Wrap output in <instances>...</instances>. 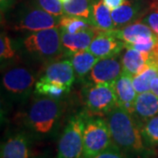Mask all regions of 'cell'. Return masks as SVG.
Returning a JSON list of instances; mask_svg holds the SVG:
<instances>
[{
	"mask_svg": "<svg viewBox=\"0 0 158 158\" xmlns=\"http://www.w3.org/2000/svg\"><path fill=\"white\" fill-rule=\"evenodd\" d=\"M69 88L62 85L50 82H43L39 80L35 84V92L39 95H44L51 98L59 99L63 95L68 93Z\"/></svg>",
	"mask_w": 158,
	"mask_h": 158,
	"instance_id": "cell-24",
	"label": "cell"
},
{
	"mask_svg": "<svg viewBox=\"0 0 158 158\" xmlns=\"http://www.w3.org/2000/svg\"><path fill=\"white\" fill-rule=\"evenodd\" d=\"M93 3L92 0H69L63 4L64 15L77 16L90 20Z\"/></svg>",
	"mask_w": 158,
	"mask_h": 158,
	"instance_id": "cell-21",
	"label": "cell"
},
{
	"mask_svg": "<svg viewBox=\"0 0 158 158\" xmlns=\"http://www.w3.org/2000/svg\"><path fill=\"white\" fill-rule=\"evenodd\" d=\"M113 143L126 156L145 158L150 148L147 147L141 135L140 124L126 109L115 106L106 115Z\"/></svg>",
	"mask_w": 158,
	"mask_h": 158,
	"instance_id": "cell-1",
	"label": "cell"
},
{
	"mask_svg": "<svg viewBox=\"0 0 158 158\" xmlns=\"http://www.w3.org/2000/svg\"><path fill=\"white\" fill-rule=\"evenodd\" d=\"M113 144L106 118L86 117L84 129V158H92Z\"/></svg>",
	"mask_w": 158,
	"mask_h": 158,
	"instance_id": "cell-5",
	"label": "cell"
},
{
	"mask_svg": "<svg viewBox=\"0 0 158 158\" xmlns=\"http://www.w3.org/2000/svg\"><path fill=\"white\" fill-rule=\"evenodd\" d=\"M92 158H127V156L113 143L112 146Z\"/></svg>",
	"mask_w": 158,
	"mask_h": 158,
	"instance_id": "cell-29",
	"label": "cell"
},
{
	"mask_svg": "<svg viewBox=\"0 0 158 158\" xmlns=\"http://www.w3.org/2000/svg\"><path fill=\"white\" fill-rule=\"evenodd\" d=\"M85 103L91 116H106L118 106L113 83L94 84L85 92Z\"/></svg>",
	"mask_w": 158,
	"mask_h": 158,
	"instance_id": "cell-6",
	"label": "cell"
},
{
	"mask_svg": "<svg viewBox=\"0 0 158 158\" xmlns=\"http://www.w3.org/2000/svg\"><path fill=\"white\" fill-rule=\"evenodd\" d=\"M2 82L7 92L14 96H26L34 86L35 77L27 68L14 67L4 74Z\"/></svg>",
	"mask_w": 158,
	"mask_h": 158,
	"instance_id": "cell-8",
	"label": "cell"
},
{
	"mask_svg": "<svg viewBox=\"0 0 158 158\" xmlns=\"http://www.w3.org/2000/svg\"><path fill=\"white\" fill-rule=\"evenodd\" d=\"M99 58L95 56L88 49H84L74 53L71 56L70 62L73 65L75 73L80 78L85 77L90 73L91 69L98 62Z\"/></svg>",
	"mask_w": 158,
	"mask_h": 158,
	"instance_id": "cell-20",
	"label": "cell"
},
{
	"mask_svg": "<svg viewBox=\"0 0 158 158\" xmlns=\"http://www.w3.org/2000/svg\"><path fill=\"white\" fill-rule=\"evenodd\" d=\"M158 114V96L152 91L139 93L135 98L133 116L141 125Z\"/></svg>",
	"mask_w": 158,
	"mask_h": 158,
	"instance_id": "cell-16",
	"label": "cell"
},
{
	"mask_svg": "<svg viewBox=\"0 0 158 158\" xmlns=\"http://www.w3.org/2000/svg\"><path fill=\"white\" fill-rule=\"evenodd\" d=\"M111 33L116 38L122 40L126 47L135 44L136 41L141 38L156 36L150 29V27L146 24L141 22L140 19L122 27L115 28L113 31H111Z\"/></svg>",
	"mask_w": 158,
	"mask_h": 158,
	"instance_id": "cell-17",
	"label": "cell"
},
{
	"mask_svg": "<svg viewBox=\"0 0 158 158\" xmlns=\"http://www.w3.org/2000/svg\"><path fill=\"white\" fill-rule=\"evenodd\" d=\"M90 20L77 16L63 15L60 19L59 27L69 34H75L91 27Z\"/></svg>",
	"mask_w": 158,
	"mask_h": 158,
	"instance_id": "cell-25",
	"label": "cell"
},
{
	"mask_svg": "<svg viewBox=\"0 0 158 158\" xmlns=\"http://www.w3.org/2000/svg\"><path fill=\"white\" fill-rule=\"evenodd\" d=\"M30 141L25 133L9 136L1 145V158H29Z\"/></svg>",
	"mask_w": 158,
	"mask_h": 158,
	"instance_id": "cell-14",
	"label": "cell"
},
{
	"mask_svg": "<svg viewBox=\"0 0 158 158\" xmlns=\"http://www.w3.org/2000/svg\"><path fill=\"white\" fill-rule=\"evenodd\" d=\"M58 100L48 97L35 99L26 115V126L38 135H49L62 115V104Z\"/></svg>",
	"mask_w": 158,
	"mask_h": 158,
	"instance_id": "cell-2",
	"label": "cell"
},
{
	"mask_svg": "<svg viewBox=\"0 0 158 158\" xmlns=\"http://www.w3.org/2000/svg\"><path fill=\"white\" fill-rule=\"evenodd\" d=\"M141 22L148 26L154 34L158 36V1L153 0L150 6L145 11L143 16L140 19Z\"/></svg>",
	"mask_w": 158,
	"mask_h": 158,
	"instance_id": "cell-26",
	"label": "cell"
},
{
	"mask_svg": "<svg viewBox=\"0 0 158 158\" xmlns=\"http://www.w3.org/2000/svg\"><path fill=\"white\" fill-rule=\"evenodd\" d=\"M61 2H62V4H64V3H66V2H68V1H69V0H60Z\"/></svg>",
	"mask_w": 158,
	"mask_h": 158,
	"instance_id": "cell-32",
	"label": "cell"
},
{
	"mask_svg": "<svg viewBox=\"0 0 158 158\" xmlns=\"http://www.w3.org/2000/svg\"><path fill=\"white\" fill-rule=\"evenodd\" d=\"M126 48L125 43L110 32H98L92 40L88 50L101 59L113 57Z\"/></svg>",
	"mask_w": 158,
	"mask_h": 158,
	"instance_id": "cell-10",
	"label": "cell"
},
{
	"mask_svg": "<svg viewBox=\"0 0 158 158\" xmlns=\"http://www.w3.org/2000/svg\"><path fill=\"white\" fill-rule=\"evenodd\" d=\"M15 56V50L11 45V40L6 34H1L0 38V56L2 59H11Z\"/></svg>",
	"mask_w": 158,
	"mask_h": 158,
	"instance_id": "cell-28",
	"label": "cell"
},
{
	"mask_svg": "<svg viewBox=\"0 0 158 158\" xmlns=\"http://www.w3.org/2000/svg\"><path fill=\"white\" fill-rule=\"evenodd\" d=\"M122 72V65L117 58L114 56L101 58L91 69L88 78L94 84H111L118 79Z\"/></svg>",
	"mask_w": 158,
	"mask_h": 158,
	"instance_id": "cell-9",
	"label": "cell"
},
{
	"mask_svg": "<svg viewBox=\"0 0 158 158\" xmlns=\"http://www.w3.org/2000/svg\"><path fill=\"white\" fill-rule=\"evenodd\" d=\"M157 1H158V0H157Z\"/></svg>",
	"mask_w": 158,
	"mask_h": 158,
	"instance_id": "cell-33",
	"label": "cell"
},
{
	"mask_svg": "<svg viewBox=\"0 0 158 158\" xmlns=\"http://www.w3.org/2000/svg\"><path fill=\"white\" fill-rule=\"evenodd\" d=\"M141 135L148 148L158 147V114L140 125Z\"/></svg>",
	"mask_w": 158,
	"mask_h": 158,
	"instance_id": "cell-23",
	"label": "cell"
},
{
	"mask_svg": "<svg viewBox=\"0 0 158 158\" xmlns=\"http://www.w3.org/2000/svg\"><path fill=\"white\" fill-rule=\"evenodd\" d=\"M23 46L29 55L46 62H56L62 56V30L59 27L33 32L24 40Z\"/></svg>",
	"mask_w": 158,
	"mask_h": 158,
	"instance_id": "cell-3",
	"label": "cell"
},
{
	"mask_svg": "<svg viewBox=\"0 0 158 158\" xmlns=\"http://www.w3.org/2000/svg\"><path fill=\"white\" fill-rule=\"evenodd\" d=\"M150 87H151V91L154 92L156 95H157L158 96V77H156V78L154 79L152 82H151Z\"/></svg>",
	"mask_w": 158,
	"mask_h": 158,
	"instance_id": "cell-31",
	"label": "cell"
},
{
	"mask_svg": "<svg viewBox=\"0 0 158 158\" xmlns=\"http://www.w3.org/2000/svg\"><path fill=\"white\" fill-rule=\"evenodd\" d=\"M74 71L73 65L70 61L53 62L46 68L44 74L40 80L64 85L70 89L75 81Z\"/></svg>",
	"mask_w": 158,
	"mask_h": 158,
	"instance_id": "cell-11",
	"label": "cell"
},
{
	"mask_svg": "<svg viewBox=\"0 0 158 158\" xmlns=\"http://www.w3.org/2000/svg\"><path fill=\"white\" fill-rule=\"evenodd\" d=\"M142 2L140 0H127L115 10L111 11V15L116 28L125 27L140 19L143 16Z\"/></svg>",
	"mask_w": 158,
	"mask_h": 158,
	"instance_id": "cell-13",
	"label": "cell"
},
{
	"mask_svg": "<svg viewBox=\"0 0 158 158\" xmlns=\"http://www.w3.org/2000/svg\"><path fill=\"white\" fill-rule=\"evenodd\" d=\"M86 115L78 113L69 119L57 146V158H84V129Z\"/></svg>",
	"mask_w": 158,
	"mask_h": 158,
	"instance_id": "cell-4",
	"label": "cell"
},
{
	"mask_svg": "<svg viewBox=\"0 0 158 158\" xmlns=\"http://www.w3.org/2000/svg\"><path fill=\"white\" fill-rule=\"evenodd\" d=\"M148 62L149 64V68L147 70L133 77V85L138 94L147 92L151 90V82L158 77L157 66L148 61Z\"/></svg>",
	"mask_w": 158,
	"mask_h": 158,
	"instance_id": "cell-22",
	"label": "cell"
},
{
	"mask_svg": "<svg viewBox=\"0 0 158 158\" xmlns=\"http://www.w3.org/2000/svg\"><path fill=\"white\" fill-rule=\"evenodd\" d=\"M98 32L99 31H98L94 27L75 34H69L62 30V43L63 48H65L71 55L77 51L88 49L92 40Z\"/></svg>",
	"mask_w": 158,
	"mask_h": 158,
	"instance_id": "cell-15",
	"label": "cell"
},
{
	"mask_svg": "<svg viewBox=\"0 0 158 158\" xmlns=\"http://www.w3.org/2000/svg\"><path fill=\"white\" fill-rule=\"evenodd\" d=\"M150 53L140 52L132 48H127V50L121 58L123 72L135 77L139 73L141 68L147 63Z\"/></svg>",
	"mask_w": 158,
	"mask_h": 158,
	"instance_id": "cell-19",
	"label": "cell"
},
{
	"mask_svg": "<svg viewBox=\"0 0 158 158\" xmlns=\"http://www.w3.org/2000/svg\"><path fill=\"white\" fill-rule=\"evenodd\" d=\"M110 11L103 0L94 2L90 19L92 27L99 32H110L116 28Z\"/></svg>",
	"mask_w": 158,
	"mask_h": 158,
	"instance_id": "cell-18",
	"label": "cell"
},
{
	"mask_svg": "<svg viewBox=\"0 0 158 158\" xmlns=\"http://www.w3.org/2000/svg\"><path fill=\"white\" fill-rule=\"evenodd\" d=\"M37 3L43 10L56 17L64 15L63 4L60 0H37Z\"/></svg>",
	"mask_w": 158,
	"mask_h": 158,
	"instance_id": "cell-27",
	"label": "cell"
},
{
	"mask_svg": "<svg viewBox=\"0 0 158 158\" xmlns=\"http://www.w3.org/2000/svg\"><path fill=\"white\" fill-rule=\"evenodd\" d=\"M113 85L118 106L123 107L133 115L135 101L137 97V92L133 85V77L126 72H122L119 77L113 82Z\"/></svg>",
	"mask_w": 158,
	"mask_h": 158,
	"instance_id": "cell-12",
	"label": "cell"
},
{
	"mask_svg": "<svg viewBox=\"0 0 158 158\" xmlns=\"http://www.w3.org/2000/svg\"><path fill=\"white\" fill-rule=\"evenodd\" d=\"M105 5L107 6L108 8L113 11L118 8V6L123 4V0H103Z\"/></svg>",
	"mask_w": 158,
	"mask_h": 158,
	"instance_id": "cell-30",
	"label": "cell"
},
{
	"mask_svg": "<svg viewBox=\"0 0 158 158\" xmlns=\"http://www.w3.org/2000/svg\"><path fill=\"white\" fill-rule=\"evenodd\" d=\"M61 17L52 15L43 10L39 5L32 4L27 6L20 11L15 26L17 31L37 32L44 29L59 27Z\"/></svg>",
	"mask_w": 158,
	"mask_h": 158,
	"instance_id": "cell-7",
	"label": "cell"
}]
</instances>
